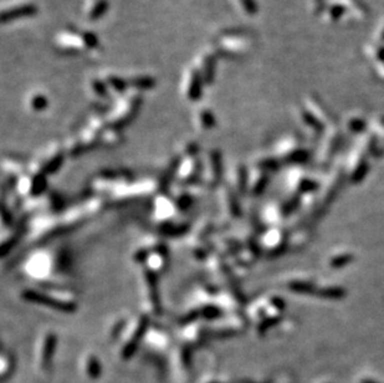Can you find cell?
Listing matches in <instances>:
<instances>
[{"label":"cell","mask_w":384,"mask_h":383,"mask_svg":"<svg viewBox=\"0 0 384 383\" xmlns=\"http://www.w3.org/2000/svg\"><path fill=\"white\" fill-rule=\"evenodd\" d=\"M26 297L29 300H34V301H40L42 304H46V305H48V306L61 308V310H66V311L71 310V306L68 304H62V302L58 301V300H52V299L48 300L46 296H42V295H39V294H35L34 291H28Z\"/></svg>","instance_id":"obj_1"},{"label":"cell","mask_w":384,"mask_h":383,"mask_svg":"<svg viewBox=\"0 0 384 383\" xmlns=\"http://www.w3.org/2000/svg\"><path fill=\"white\" fill-rule=\"evenodd\" d=\"M54 346H55V338H54V336H50V337L45 341L44 353L42 356V364L45 368L51 363V357H52L54 353Z\"/></svg>","instance_id":"obj_2"},{"label":"cell","mask_w":384,"mask_h":383,"mask_svg":"<svg viewBox=\"0 0 384 383\" xmlns=\"http://www.w3.org/2000/svg\"><path fill=\"white\" fill-rule=\"evenodd\" d=\"M32 13H35V9L32 7H22V8H18V9L12 10L9 13H5L2 15V20L6 19H15V18L19 17H26V15H32Z\"/></svg>","instance_id":"obj_3"},{"label":"cell","mask_w":384,"mask_h":383,"mask_svg":"<svg viewBox=\"0 0 384 383\" xmlns=\"http://www.w3.org/2000/svg\"><path fill=\"white\" fill-rule=\"evenodd\" d=\"M87 373H88V376L92 377V378H96L100 374L98 363H97V361L94 357H91V358L88 359V362H87Z\"/></svg>","instance_id":"obj_4"}]
</instances>
